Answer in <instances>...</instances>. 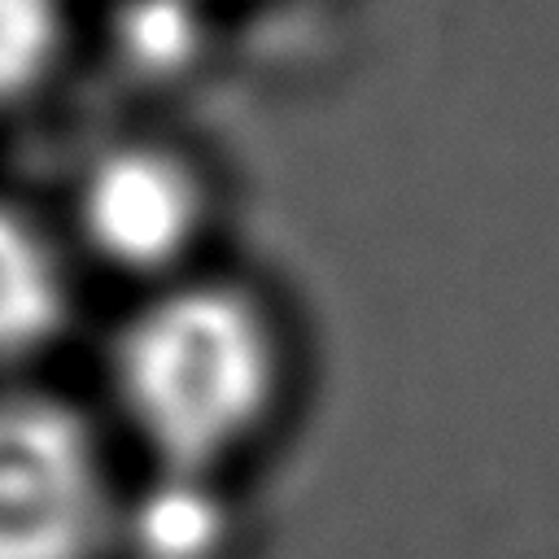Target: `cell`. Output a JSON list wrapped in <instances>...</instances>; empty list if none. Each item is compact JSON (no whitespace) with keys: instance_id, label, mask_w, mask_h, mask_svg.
<instances>
[{"instance_id":"6da1fadb","label":"cell","mask_w":559,"mask_h":559,"mask_svg":"<svg viewBox=\"0 0 559 559\" xmlns=\"http://www.w3.org/2000/svg\"><path fill=\"white\" fill-rule=\"evenodd\" d=\"M114 402L157 467L223 476L271 428L284 345L266 306L236 284H175L114 341Z\"/></svg>"},{"instance_id":"7a4b0ae2","label":"cell","mask_w":559,"mask_h":559,"mask_svg":"<svg viewBox=\"0 0 559 559\" xmlns=\"http://www.w3.org/2000/svg\"><path fill=\"white\" fill-rule=\"evenodd\" d=\"M118 502L100 437L70 402L0 393V559H105Z\"/></svg>"},{"instance_id":"3957f363","label":"cell","mask_w":559,"mask_h":559,"mask_svg":"<svg viewBox=\"0 0 559 559\" xmlns=\"http://www.w3.org/2000/svg\"><path fill=\"white\" fill-rule=\"evenodd\" d=\"M205 197L197 170L157 144H118L79 179V231L109 266L170 271L201 236Z\"/></svg>"},{"instance_id":"277c9868","label":"cell","mask_w":559,"mask_h":559,"mask_svg":"<svg viewBox=\"0 0 559 559\" xmlns=\"http://www.w3.org/2000/svg\"><path fill=\"white\" fill-rule=\"evenodd\" d=\"M236 533L240 520L223 476L157 467L140 489L122 493L114 546L127 559H231Z\"/></svg>"},{"instance_id":"5b68a950","label":"cell","mask_w":559,"mask_h":559,"mask_svg":"<svg viewBox=\"0 0 559 559\" xmlns=\"http://www.w3.org/2000/svg\"><path fill=\"white\" fill-rule=\"evenodd\" d=\"M70 319V284L48 231L0 201V362L48 349Z\"/></svg>"},{"instance_id":"8992f818","label":"cell","mask_w":559,"mask_h":559,"mask_svg":"<svg viewBox=\"0 0 559 559\" xmlns=\"http://www.w3.org/2000/svg\"><path fill=\"white\" fill-rule=\"evenodd\" d=\"M201 4L197 0H122L114 17V44L127 70L148 79L183 74L201 57Z\"/></svg>"},{"instance_id":"52a82bcc","label":"cell","mask_w":559,"mask_h":559,"mask_svg":"<svg viewBox=\"0 0 559 559\" xmlns=\"http://www.w3.org/2000/svg\"><path fill=\"white\" fill-rule=\"evenodd\" d=\"M61 52L57 0H0V105L26 96Z\"/></svg>"}]
</instances>
